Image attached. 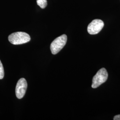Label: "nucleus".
<instances>
[{
  "label": "nucleus",
  "instance_id": "6e6552de",
  "mask_svg": "<svg viewBox=\"0 0 120 120\" xmlns=\"http://www.w3.org/2000/svg\"><path fill=\"white\" fill-rule=\"evenodd\" d=\"M113 120H120V114L114 116V118H113Z\"/></svg>",
  "mask_w": 120,
  "mask_h": 120
},
{
  "label": "nucleus",
  "instance_id": "0eeeda50",
  "mask_svg": "<svg viewBox=\"0 0 120 120\" xmlns=\"http://www.w3.org/2000/svg\"><path fill=\"white\" fill-rule=\"evenodd\" d=\"M4 77V70L2 64L0 60V79H2Z\"/></svg>",
  "mask_w": 120,
  "mask_h": 120
},
{
  "label": "nucleus",
  "instance_id": "39448f33",
  "mask_svg": "<svg viewBox=\"0 0 120 120\" xmlns=\"http://www.w3.org/2000/svg\"><path fill=\"white\" fill-rule=\"evenodd\" d=\"M27 88V83L25 78H22L19 80L16 87V95L17 98L22 99L26 94Z\"/></svg>",
  "mask_w": 120,
  "mask_h": 120
},
{
  "label": "nucleus",
  "instance_id": "f257e3e1",
  "mask_svg": "<svg viewBox=\"0 0 120 120\" xmlns=\"http://www.w3.org/2000/svg\"><path fill=\"white\" fill-rule=\"evenodd\" d=\"M8 39L9 41L11 44L17 45L29 42L31 38L30 36L26 33L17 32L9 35Z\"/></svg>",
  "mask_w": 120,
  "mask_h": 120
},
{
  "label": "nucleus",
  "instance_id": "f03ea898",
  "mask_svg": "<svg viewBox=\"0 0 120 120\" xmlns=\"http://www.w3.org/2000/svg\"><path fill=\"white\" fill-rule=\"evenodd\" d=\"M108 77L107 70L104 68L100 69L93 78L92 87L94 89L98 87L107 81Z\"/></svg>",
  "mask_w": 120,
  "mask_h": 120
},
{
  "label": "nucleus",
  "instance_id": "7ed1b4c3",
  "mask_svg": "<svg viewBox=\"0 0 120 120\" xmlns=\"http://www.w3.org/2000/svg\"><path fill=\"white\" fill-rule=\"evenodd\" d=\"M67 41V37L65 34L61 35L55 39L51 44L50 49L52 54H56L63 48Z\"/></svg>",
  "mask_w": 120,
  "mask_h": 120
},
{
  "label": "nucleus",
  "instance_id": "423d86ee",
  "mask_svg": "<svg viewBox=\"0 0 120 120\" xmlns=\"http://www.w3.org/2000/svg\"><path fill=\"white\" fill-rule=\"evenodd\" d=\"M37 3L41 9H45L47 5V0H37Z\"/></svg>",
  "mask_w": 120,
  "mask_h": 120
},
{
  "label": "nucleus",
  "instance_id": "20e7f679",
  "mask_svg": "<svg viewBox=\"0 0 120 120\" xmlns=\"http://www.w3.org/2000/svg\"><path fill=\"white\" fill-rule=\"evenodd\" d=\"M104 23L100 19H95L88 26L87 31L89 34H97L103 29Z\"/></svg>",
  "mask_w": 120,
  "mask_h": 120
}]
</instances>
